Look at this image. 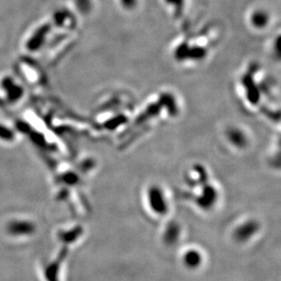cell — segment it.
Returning <instances> with one entry per match:
<instances>
[{"label":"cell","instance_id":"obj_1","mask_svg":"<svg viewBox=\"0 0 281 281\" xmlns=\"http://www.w3.org/2000/svg\"><path fill=\"white\" fill-rule=\"evenodd\" d=\"M146 201L154 215L164 217L169 212V198L164 189L159 185H152L147 189Z\"/></svg>","mask_w":281,"mask_h":281},{"label":"cell","instance_id":"obj_2","mask_svg":"<svg viewBox=\"0 0 281 281\" xmlns=\"http://www.w3.org/2000/svg\"><path fill=\"white\" fill-rule=\"evenodd\" d=\"M6 230L13 238H29L37 232V225L30 219L19 217L11 219L7 223Z\"/></svg>","mask_w":281,"mask_h":281},{"label":"cell","instance_id":"obj_3","mask_svg":"<svg viewBox=\"0 0 281 281\" xmlns=\"http://www.w3.org/2000/svg\"><path fill=\"white\" fill-rule=\"evenodd\" d=\"M203 262V257L199 250L196 248H188L182 256V263L185 267L190 269L200 267Z\"/></svg>","mask_w":281,"mask_h":281},{"label":"cell","instance_id":"obj_4","mask_svg":"<svg viewBox=\"0 0 281 281\" xmlns=\"http://www.w3.org/2000/svg\"><path fill=\"white\" fill-rule=\"evenodd\" d=\"M227 136L230 143L236 148L243 149L247 144V138L245 137L246 136H244L243 132L239 130V128H235V127L230 128Z\"/></svg>","mask_w":281,"mask_h":281},{"label":"cell","instance_id":"obj_5","mask_svg":"<svg viewBox=\"0 0 281 281\" xmlns=\"http://www.w3.org/2000/svg\"><path fill=\"white\" fill-rule=\"evenodd\" d=\"M256 14L253 15V24L256 27H264L267 22V16L264 12H255Z\"/></svg>","mask_w":281,"mask_h":281}]
</instances>
